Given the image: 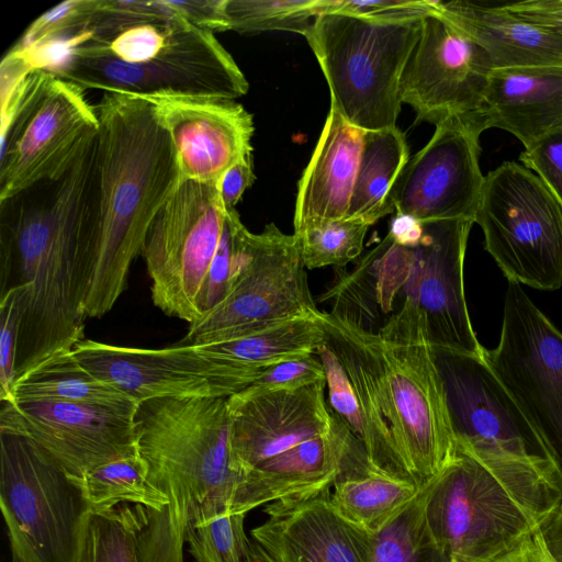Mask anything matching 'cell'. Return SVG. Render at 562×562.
Returning a JSON list of instances; mask_svg holds the SVG:
<instances>
[{
    "label": "cell",
    "instance_id": "6da1fadb",
    "mask_svg": "<svg viewBox=\"0 0 562 562\" xmlns=\"http://www.w3.org/2000/svg\"><path fill=\"white\" fill-rule=\"evenodd\" d=\"M97 137L56 180L0 204V294L16 289V379L83 340L82 262ZM15 379V380H16Z\"/></svg>",
    "mask_w": 562,
    "mask_h": 562
},
{
    "label": "cell",
    "instance_id": "7a4b0ae2",
    "mask_svg": "<svg viewBox=\"0 0 562 562\" xmlns=\"http://www.w3.org/2000/svg\"><path fill=\"white\" fill-rule=\"evenodd\" d=\"M83 263L86 318L109 313L126 288L156 215L182 183L176 154L153 103L103 92Z\"/></svg>",
    "mask_w": 562,
    "mask_h": 562
},
{
    "label": "cell",
    "instance_id": "3957f363",
    "mask_svg": "<svg viewBox=\"0 0 562 562\" xmlns=\"http://www.w3.org/2000/svg\"><path fill=\"white\" fill-rule=\"evenodd\" d=\"M137 451L167 504L140 506V562H183L189 531L224 513L251 510L232 447L227 397H158L135 414Z\"/></svg>",
    "mask_w": 562,
    "mask_h": 562
},
{
    "label": "cell",
    "instance_id": "277c9868",
    "mask_svg": "<svg viewBox=\"0 0 562 562\" xmlns=\"http://www.w3.org/2000/svg\"><path fill=\"white\" fill-rule=\"evenodd\" d=\"M561 501L562 479L551 462L457 443L428 484L425 515L447 562H484L539 528Z\"/></svg>",
    "mask_w": 562,
    "mask_h": 562
},
{
    "label": "cell",
    "instance_id": "5b68a950",
    "mask_svg": "<svg viewBox=\"0 0 562 562\" xmlns=\"http://www.w3.org/2000/svg\"><path fill=\"white\" fill-rule=\"evenodd\" d=\"M249 234L236 209L224 205L217 183L182 181L156 215L140 252L154 305L189 325L202 321L241 273Z\"/></svg>",
    "mask_w": 562,
    "mask_h": 562
},
{
    "label": "cell",
    "instance_id": "8992f818",
    "mask_svg": "<svg viewBox=\"0 0 562 562\" xmlns=\"http://www.w3.org/2000/svg\"><path fill=\"white\" fill-rule=\"evenodd\" d=\"M423 19L378 21L340 12L315 16L304 34L330 91V109L363 131L396 126L401 78Z\"/></svg>",
    "mask_w": 562,
    "mask_h": 562
},
{
    "label": "cell",
    "instance_id": "52a82bcc",
    "mask_svg": "<svg viewBox=\"0 0 562 562\" xmlns=\"http://www.w3.org/2000/svg\"><path fill=\"white\" fill-rule=\"evenodd\" d=\"M85 90L44 68L1 80L0 204L56 180L97 137Z\"/></svg>",
    "mask_w": 562,
    "mask_h": 562
},
{
    "label": "cell",
    "instance_id": "ba28073f",
    "mask_svg": "<svg viewBox=\"0 0 562 562\" xmlns=\"http://www.w3.org/2000/svg\"><path fill=\"white\" fill-rule=\"evenodd\" d=\"M45 70L83 90L120 92L142 98L194 97L235 100L249 83L214 33L177 18L166 45L150 59L128 64L94 42L63 53Z\"/></svg>",
    "mask_w": 562,
    "mask_h": 562
},
{
    "label": "cell",
    "instance_id": "9c48e42d",
    "mask_svg": "<svg viewBox=\"0 0 562 562\" xmlns=\"http://www.w3.org/2000/svg\"><path fill=\"white\" fill-rule=\"evenodd\" d=\"M0 507L12 562H81L92 510L78 480L9 431H0Z\"/></svg>",
    "mask_w": 562,
    "mask_h": 562
},
{
    "label": "cell",
    "instance_id": "30bf717a",
    "mask_svg": "<svg viewBox=\"0 0 562 562\" xmlns=\"http://www.w3.org/2000/svg\"><path fill=\"white\" fill-rule=\"evenodd\" d=\"M376 334L396 447L408 474L425 486L454 458L457 440L424 314L405 299Z\"/></svg>",
    "mask_w": 562,
    "mask_h": 562
},
{
    "label": "cell",
    "instance_id": "8fae6325",
    "mask_svg": "<svg viewBox=\"0 0 562 562\" xmlns=\"http://www.w3.org/2000/svg\"><path fill=\"white\" fill-rule=\"evenodd\" d=\"M474 222L508 282L562 286V210L542 180L516 161L485 178Z\"/></svg>",
    "mask_w": 562,
    "mask_h": 562
},
{
    "label": "cell",
    "instance_id": "7c38bea8",
    "mask_svg": "<svg viewBox=\"0 0 562 562\" xmlns=\"http://www.w3.org/2000/svg\"><path fill=\"white\" fill-rule=\"evenodd\" d=\"M299 240L273 223L249 234L248 257L227 297L202 321L189 325L183 344L203 345L315 318Z\"/></svg>",
    "mask_w": 562,
    "mask_h": 562
},
{
    "label": "cell",
    "instance_id": "4fadbf2b",
    "mask_svg": "<svg viewBox=\"0 0 562 562\" xmlns=\"http://www.w3.org/2000/svg\"><path fill=\"white\" fill-rule=\"evenodd\" d=\"M484 358L562 479V333L518 283L508 282L499 341Z\"/></svg>",
    "mask_w": 562,
    "mask_h": 562
},
{
    "label": "cell",
    "instance_id": "5bb4252c",
    "mask_svg": "<svg viewBox=\"0 0 562 562\" xmlns=\"http://www.w3.org/2000/svg\"><path fill=\"white\" fill-rule=\"evenodd\" d=\"M94 376L140 403L158 397H229L254 379L200 345L148 349L83 339L72 348Z\"/></svg>",
    "mask_w": 562,
    "mask_h": 562
},
{
    "label": "cell",
    "instance_id": "9a60e30c",
    "mask_svg": "<svg viewBox=\"0 0 562 562\" xmlns=\"http://www.w3.org/2000/svg\"><path fill=\"white\" fill-rule=\"evenodd\" d=\"M483 132L475 117L437 124L395 179L387 196L390 213L419 222L474 221L485 178L479 164Z\"/></svg>",
    "mask_w": 562,
    "mask_h": 562
},
{
    "label": "cell",
    "instance_id": "2e32d148",
    "mask_svg": "<svg viewBox=\"0 0 562 562\" xmlns=\"http://www.w3.org/2000/svg\"><path fill=\"white\" fill-rule=\"evenodd\" d=\"M138 404L4 402L0 431L29 438L68 474L81 477L104 463L137 452Z\"/></svg>",
    "mask_w": 562,
    "mask_h": 562
},
{
    "label": "cell",
    "instance_id": "e0dca14e",
    "mask_svg": "<svg viewBox=\"0 0 562 562\" xmlns=\"http://www.w3.org/2000/svg\"><path fill=\"white\" fill-rule=\"evenodd\" d=\"M494 66L488 54L436 9L425 15L420 36L401 78L402 103L416 121L439 124L471 119L480 110Z\"/></svg>",
    "mask_w": 562,
    "mask_h": 562
},
{
    "label": "cell",
    "instance_id": "ac0fdd59",
    "mask_svg": "<svg viewBox=\"0 0 562 562\" xmlns=\"http://www.w3.org/2000/svg\"><path fill=\"white\" fill-rule=\"evenodd\" d=\"M434 357L458 445L482 454L552 463L540 437L484 355L434 351Z\"/></svg>",
    "mask_w": 562,
    "mask_h": 562
},
{
    "label": "cell",
    "instance_id": "d6986e66",
    "mask_svg": "<svg viewBox=\"0 0 562 562\" xmlns=\"http://www.w3.org/2000/svg\"><path fill=\"white\" fill-rule=\"evenodd\" d=\"M474 223L468 218L423 222L422 236L407 243L412 258L400 293L401 305L411 299L419 306L434 351L484 355L471 324L463 282L465 249Z\"/></svg>",
    "mask_w": 562,
    "mask_h": 562
},
{
    "label": "cell",
    "instance_id": "ffe728a7",
    "mask_svg": "<svg viewBox=\"0 0 562 562\" xmlns=\"http://www.w3.org/2000/svg\"><path fill=\"white\" fill-rule=\"evenodd\" d=\"M168 133L182 181L217 183L237 161L252 156V115L235 100L148 98Z\"/></svg>",
    "mask_w": 562,
    "mask_h": 562
},
{
    "label": "cell",
    "instance_id": "44dd1931",
    "mask_svg": "<svg viewBox=\"0 0 562 562\" xmlns=\"http://www.w3.org/2000/svg\"><path fill=\"white\" fill-rule=\"evenodd\" d=\"M325 386L322 380L293 391L227 397L232 447L246 477L262 463L331 430Z\"/></svg>",
    "mask_w": 562,
    "mask_h": 562
},
{
    "label": "cell",
    "instance_id": "7402d4cb",
    "mask_svg": "<svg viewBox=\"0 0 562 562\" xmlns=\"http://www.w3.org/2000/svg\"><path fill=\"white\" fill-rule=\"evenodd\" d=\"M329 494L267 504L252 540L277 562H371L375 535L340 515Z\"/></svg>",
    "mask_w": 562,
    "mask_h": 562
},
{
    "label": "cell",
    "instance_id": "603a6c76",
    "mask_svg": "<svg viewBox=\"0 0 562 562\" xmlns=\"http://www.w3.org/2000/svg\"><path fill=\"white\" fill-rule=\"evenodd\" d=\"M317 318L325 341L353 386L364 422L362 446L370 462L385 473L416 482L406 471L396 447L379 335L334 312H321Z\"/></svg>",
    "mask_w": 562,
    "mask_h": 562
},
{
    "label": "cell",
    "instance_id": "cb8c5ba5",
    "mask_svg": "<svg viewBox=\"0 0 562 562\" xmlns=\"http://www.w3.org/2000/svg\"><path fill=\"white\" fill-rule=\"evenodd\" d=\"M474 116L484 131L504 130L525 148L562 130V66L493 69Z\"/></svg>",
    "mask_w": 562,
    "mask_h": 562
},
{
    "label": "cell",
    "instance_id": "d4e9b609",
    "mask_svg": "<svg viewBox=\"0 0 562 562\" xmlns=\"http://www.w3.org/2000/svg\"><path fill=\"white\" fill-rule=\"evenodd\" d=\"M364 131L329 109L317 144L299 182L294 232L345 220L359 168Z\"/></svg>",
    "mask_w": 562,
    "mask_h": 562
},
{
    "label": "cell",
    "instance_id": "484cf974",
    "mask_svg": "<svg viewBox=\"0 0 562 562\" xmlns=\"http://www.w3.org/2000/svg\"><path fill=\"white\" fill-rule=\"evenodd\" d=\"M437 9L483 47L494 69L562 66V34L510 12L503 3L437 1Z\"/></svg>",
    "mask_w": 562,
    "mask_h": 562
},
{
    "label": "cell",
    "instance_id": "4316f807",
    "mask_svg": "<svg viewBox=\"0 0 562 562\" xmlns=\"http://www.w3.org/2000/svg\"><path fill=\"white\" fill-rule=\"evenodd\" d=\"M425 486L376 469L361 442L349 430L341 469L330 490L329 501L346 519L375 535Z\"/></svg>",
    "mask_w": 562,
    "mask_h": 562
},
{
    "label": "cell",
    "instance_id": "83f0119b",
    "mask_svg": "<svg viewBox=\"0 0 562 562\" xmlns=\"http://www.w3.org/2000/svg\"><path fill=\"white\" fill-rule=\"evenodd\" d=\"M53 401L103 406L137 404L125 393L94 376L75 357L72 349L42 361L13 384L9 402Z\"/></svg>",
    "mask_w": 562,
    "mask_h": 562
},
{
    "label": "cell",
    "instance_id": "f1b7e54d",
    "mask_svg": "<svg viewBox=\"0 0 562 562\" xmlns=\"http://www.w3.org/2000/svg\"><path fill=\"white\" fill-rule=\"evenodd\" d=\"M409 158L404 134L395 126L364 131L361 157L346 220L372 225L390 214L389 192Z\"/></svg>",
    "mask_w": 562,
    "mask_h": 562
},
{
    "label": "cell",
    "instance_id": "f546056e",
    "mask_svg": "<svg viewBox=\"0 0 562 562\" xmlns=\"http://www.w3.org/2000/svg\"><path fill=\"white\" fill-rule=\"evenodd\" d=\"M76 479L92 512L110 510L121 504L160 510L167 504L166 496L150 483L147 463L138 451Z\"/></svg>",
    "mask_w": 562,
    "mask_h": 562
},
{
    "label": "cell",
    "instance_id": "4dcf8cb0",
    "mask_svg": "<svg viewBox=\"0 0 562 562\" xmlns=\"http://www.w3.org/2000/svg\"><path fill=\"white\" fill-rule=\"evenodd\" d=\"M335 0H227L229 30L241 34L289 31L304 35L315 16L330 12Z\"/></svg>",
    "mask_w": 562,
    "mask_h": 562
},
{
    "label": "cell",
    "instance_id": "1f68e13d",
    "mask_svg": "<svg viewBox=\"0 0 562 562\" xmlns=\"http://www.w3.org/2000/svg\"><path fill=\"white\" fill-rule=\"evenodd\" d=\"M428 484L402 513L375 533L371 562H447L426 520Z\"/></svg>",
    "mask_w": 562,
    "mask_h": 562
},
{
    "label": "cell",
    "instance_id": "d6a6232c",
    "mask_svg": "<svg viewBox=\"0 0 562 562\" xmlns=\"http://www.w3.org/2000/svg\"><path fill=\"white\" fill-rule=\"evenodd\" d=\"M140 505L121 504L110 510L92 512L81 562H140Z\"/></svg>",
    "mask_w": 562,
    "mask_h": 562
},
{
    "label": "cell",
    "instance_id": "836d02e7",
    "mask_svg": "<svg viewBox=\"0 0 562 562\" xmlns=\"http://www.w3.org/2000/svg\"><path fill=\"white\" fill-rule=\"evenodd\" d=\"M369 224L357 220L324 222L294 232L305 268L344 267L360 256Z\"/></svg>",
    "mask_w": 562,
    "mask_h": 562
},
{
    "label": "cell",
    "instance_id": "e575fe53",
    "mask_svg": "<svg viewBox=\"0 0 562 562\" xmlns=\"http://www.w3.org/2000/svg\"><path fill=\"white\" fill-rule=\"evenodd\" d=\"M245 513H224L202 520L188 533L195 562H247L250 540L245 532Z\"/></svg>",
    "mask_w": 562,
    "mask_h": 562
},
{
    "label": "cell",
    "instance_id": "d590c367",
    "mask_svg": "<svg viewBox=\"0 0 562 562\" xmlns=\"http://www.w3.org/2000/svg\"><path fill=\"white\" fill-rule=\"evenodd\" d=\"M315 355L318 356L324 367L326 384L328 386L329 408L362 445L364 440V422L353 386L345 368L327 345L325 338Z\"/></svg>",
    "mask_w": 562,
    "mask_h": 562
},
{
    "label": "cell",
    "instance_id": "8d00e7d4",
    "mask_svg": "<svg viewBox=\"0 0 562 562\" xmlns=\"http://www.w3.org/2000/svg\"><path fill=\"white\" fill-rule=\"evenodd\" d=\"M177 18L127 27L108 41L94 42L114 58L138 64L153 58L167 43ZM93 42V41H89Z\"/></svg>",
    "mask_w": 562,
    "mask_h": 562
},
{
    "label": "cell",
    "instance_id": "74e56055",
    "mask_svg": "<svg viewBox=\"0 0 562 562\" xmlns=\"http://www.w3.org/2000/svg\"><path fill=\"white\" fill-rule=\"evenodd\" d=\"M326 380L324 367L315 353L282 360L266 369L248 387L238 392L250 396L293 391Z\"/></svg>",
    "mask_w": 562,
    "mask_h": 562
},
{
    "label": "cell",
    "instance_id": "f35d334b",
    "mask_svg": "<svg viewBox=\"0 0 562 562\" xmlns=\"http://www.w3.org/2000/svg\"><path fill=\"white\" fill-rule=\"evenodd\" d=\"M20 328V297L16 289L0 295V401L9 402L16 379L15 361Z\"/></svg>",
    "mask_w": 562,
    "mask_h": 562
},
{
    "label": "cell",
    "instance_id": "ab89813d",
    "mask_svg": "<svg viewBox=\"0 0 562 562\" xmlns=\"http://www.w3.org/2000/svg\"><path fill=\"white\" fill-rule=\"evenodd\" d=\"M519 161L542 180L562 210V130L525 148Z\"/></svg>",
    "mask_w": 562,
    "mask_h": 562
},
{
    "label": "cell",
    "instance_id": "60d3db41",
    "mask_svg": "<svg viewBox=\"0 0 562 562\" xmlns=\"http://www.w3.org/2000/svg\"><path fill=\"white\" fill-rule=\"evenodd\" d=\"M436 9V1L381 0L357 1L335 0L330 12L346 13L378 21L423 19Z\"/></svg>",
    "mask_w": 562,
    "mask_h": 562
},
{
    "label": "cell",
    "instance_id": "b9f144b4",
    "mask_svg": "<svg viewBox=\"0 0 562 562\" xmlns=\"http://www.w3.org/2000/svg\"><path fill=\"white\" fill-rule=\"evenodd\" d=\"M176 16L211 33L229 30L226 15L227 0H167Z\"/></svg>",
    "mask_w": 562,
    "mask_h": 562
},
{
    "label": "cell",
    "instance_id": "7bdbcfd3",
    "mask_svg": "<svg viewBox=\"0 0 562 562\" xmlns=\"http://www.w3.org/2000/svg\"><path fill=\"white\" fill-rule=\"evenodd\" d=\"M510 12L562 34V0L504 2Z\"/></svg>",
    "mask_w": 562,
    "mask_h": 562
},
{
    "label": "cell",
    "instance_id": "ee69618b",
    "mask_svg": "<svg viewBox=\"0 0 562 562\" xmlns=\"http://www.w3.org/2000/svg\"><path fill=\"white\" fill-rule=\"evenodd\" d=\"M255 180L252 156L233 165L217 182L220 196L227 207H235Z\"/></svg>",
    "mask_w": 562,
    "mask_h": 562
},
{
    "label": "cell",
    "instance_id": "f6af8a7d",
    "mask_svg": "<svg viewBox=\"0 0 562 562\" xmlns=\"http://www.w3.org/2000/svg\"><path fill=\"white\" fill-rule=\"evenodd\" d=\"M484 562H553V560L537 528Z\"/></svg>",
    "mask_w": 562,
    "mask_h": 562
},
{
    "label": "cell",
    "instance_id": "bcb514c9",
    "mask_svg": "<svg viewBox=\"0 0 562 562\" xmlns=\"http://www.w3.org/2000/svg\"><path fill=\"white\" fill-rule=\"evenodd\" d=\"M539 530L553 562H562V501L540 525Z\"/></svg>",
    "mask_w": 562,
    "mask_h": 562
},
{
    "label": "cell",
    "instance_id": "7dc6e473",
    "mask_svg": "<svg viewBox=\"0 0 562 562\" xmlns=\"http://www.w3.org/2000/svg\"><path fill=\"white\" fill-rule=\"evenodd\" d=\"M247 562H277L256 541L250 540Z\"/></svg>",
    "mask_w": 562,
    "mask_h": 562
}]
</instances>
